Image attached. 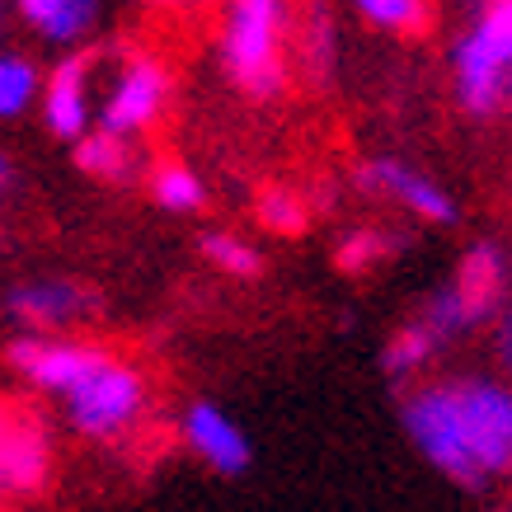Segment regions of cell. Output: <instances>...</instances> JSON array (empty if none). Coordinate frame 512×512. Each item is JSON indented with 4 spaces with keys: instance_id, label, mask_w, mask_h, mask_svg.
<instances>
[{
    "instance_id": "obj_1",
    "label": "cell",
    "mask_w": 512,
    "mask_h": 512,
    "mask_svg": "<svg viewBox=\"0 0 512 512\" xmlns=\"http://www.w3.org/2000/svg\"><path fill=\"white\" fill-rule=\"evenodd\" d=\"M400 423L414 451L466 494L512 480V386L498 376H447L404 395Z\"/></svg>"
},
{
    "instance_id": "obj_2",
    "label": "cell",
    "mask_w": 512,
    "mask_h": 512,
    "mask_svg": "<svg viewBox=\"0 0 512 512\" xmlns=\"http://www.w3.org/2000/svg\"><path fill=\"white\" fill-rule=\"evenodd\" d=\"M292 0H226L221 71L249 99H278L292 80Z\"/></svg>"
},
{
    "instance_id": "obj_3",
    "label": "cell",
    "mask_w": 512,
    "mask_h": 512,
    "mask_svg": "<svg viewBox=\"0 0 512 512\" xmlns=\"http://www.w3.org/2000/svg\"><path fill=\"white\" fill-rule=\"evenodd\" d=\"M512 80V0H480V15L451 52V85L466 118L489 123L503 113Z\"/></svg>"
},
{
    "instance_id": "obj_4",
    "label": "cell",
    "mask_w": 512,
    "mask_h": 512,
    "mask_svg": "<svg viewBox=\"0 0 512 512\" xmlns=\"http://www.w3.org/2000/svg\"><path fill=\"white\" fill-rule=\"evenodd\" d=\"M141 414H146V381L137 367H127L118 357H109L66 395V419L90 442H118L137 428Z\"/></svg>"
},
{
    "instance_id": "obj_5",
    "label": "cell",
    "mask_w": 512,
    "mask_h": 512,
    "mask_svg": "<svg viewBox=\"0 0 512 512\" xmlns=\"http://www.w3.org/2000/svg\"><path fill=\"white\" fill-rule=\"evenodd\" d=\"M353 179H357V188H362L367 198L395 202V207H404L409 217L428 221V226H456V217H461L456 198L437 184L433 174L414 170V165H404V160H395V156L362 160Z\"/></svg>"
},
{
    "instance_id": "obj_6",
    "label": "cell",
    "mask_w": 512,
    "mask_h": 512,
    "mask_svg": "<svg viewBox=\"0 0 512 512\" xmlns=\"http://www.w3.org/2000/svg\"><path fill=\"white\" fill-rule=\"evenodd\" d=\"M5 357H10V367H15L19 376H29L38 390L66 400V395H71L85 376L99 372L113 353L94 348V343H66V339H43V334H24V339L10 343Z\"/></svg>"
},
{
    "instance_id": "obj_7",
    "label": "cell",
    "mask_w": 512,
    "mask_h": 512,
    "mask_svg": "<svg viewBox=\"0 0 512 512\" xmlns=\"http://www.w3.org/2000/svg\"><path fill=\"white\" fill-rule=\"evenodd\" d=\"M165 99H170V71L151 57H132V62L118 71L109 99L99 109V132H113V137H137L165 113Z\"/></svg>"
},
{
    "instance_id": "obj_8",
    "label": "cell",
    "mask_w": 512,
    "mask_h": 512,
    "mask_svg": "<svg viewBox=\"0 0 512 512\" xmlns=\"http://www.w3.org/2000/svg\"><path fill=\"white\" fill-rule=\"evenodd\" d=\"M5 311H10V320H19V325L29 329V334H52V329H71V325H80L85 315L99 311V296L71 278H38V282L10 287Z\"/></svg>"
},
{
    "instance_id": "obj_9",
    "label": "cell",
    "mask_w": 512,
    "mask_h": 512,
    "mask_svg": "<svg viewBox=\"0 0 512 512\" xmlns=\"http://www.w3.org/2000/svg\"><path fill=\"white\" fill-rule=\"evenodd\" d=\"M184 442L202 466L226 475V480L245 475L249 461H254V447H249V437L240 433V423H235L226 409H217L212 400H193L184 409Z\"/></svg>"
},
{
    "instance_id": "obj_10",
    "label": "cell",
    "mask_w": 512,
    "mask_h": 512,
    "mask_svg": "<svg viewBox=\"0 0 512 512\" xmlns=\"http://www.w3.org/2000/svg\"><path fill=\"white\" fill-rule=\"evenodd\" d=\"M508 287H512V264L494 240L470 245L461 254V264H456V278H451V292L461 296V306H466V315L475 325H484V320H494L503 311Z\"/></svg>"
},
{
    "instance_id": "obj_11",
    "label": "cell",
    "mask_w": 512,
    "mask_h": 512,
    "mask_svg": "<svg viewBox=\"0 0 512 512\" xmlns=\"http://www.w3.org/2000/svg\"><path fill=\"white\" fill-rule=\"evenodd\" d=\"M292 57L306 85L325 90L339 71V19L329 0H306L301 15H292Z\"/></svg>"
},
{
    "instance_id": "obj_12",
    "label": "cell",
    "mask_w": 512,
    "mask_h": 512,
    "mask_svg": "<svg viewBox=\"0 0 512 512\" xmlns=\"http://www.w3.org/2000/svg\"><path fill=\"white\" fill-rule=\"evenodd\" d=\"M43 118L52 137H85V127H90V57L85 52L57 62V71L47 76Z\"/></svg>"
},
{
    "instance_id": "obj_13",
    "label": "cell",
    "mask_w": 512,
    "mask_h": 512,
    "mask_svg": "<svg viewBox=\"0 0 512 512\" xmlns=\"http://www.w3.org/2000/svg\"><path fill=\"white\" fill-rule=\"evenodd\" d=\"M47 433L33 419H15L5 423L0 433V489L5 494H38L47 480Z\"/></svg>"
},
{
    "instance_id": "obj_14",
    "label": "cell",
    "mask_w": 512,
    "mask_h": 512,
    "mask_svg": "<svg viewBox=\"0 0 512 512\" xmlns=\"http://www.w3.org/2000/svg\"><path fill=\"white\" fill-rule=\"evenodd\" d=\"M15 10L47 43H80L99 19V0H15Z\"/></svg>"
},
{
    "instance_id": "obj_15",
    "label": "cell",
    "mask_w": 512,
    "mask_h": 512,
    "mask_svg": "<svg viewBox=\"0 0 512 512\" xmlns=\"http://www.w3.org/2000/svg\"><path fill=\"white\" fill-rule=\"evenodd\" d=\"M437 353H442V343H437L433 329L423 325V320H409V325L395 329L386 339V348H381V372H386L390 381H414Z\"/></svg>"
},
{
    "instance_id": "obj_16",
    "label": "cell",
    "mask_w": 512,
    "mask_h": 512,
    "mask_svg": "<svg viewBox=\"0 0 512 512\" xmlns=\"http://www.w3.org/2000/svg\"><path fill=\"white\" fill-rule=\"evenodd\" d=\"M76 165L104 184H127L137 179V151L132 137H113V132H85L76 146Z\"/></svg>"
},
{
    "instance_id": "obj_17",
    "label": "cell",
    "mask_w": 512,
    "mask_h": 512,
    "mask_svg": "<svg viewBox=\"0 0 512 512\" xmlns=\"http://www.w3.org/2000/svg\"><path fill=\"white\" fill-rule=\"evenodd\" d=\"M409 245V235H395V231H381V226H362V231H348L334 249V264L343 273H372L376 264L395 259L400 249Z\"/></svg>"
},
{
    "instance_id": "obj_18",
    "label": "cell",
    "mask_w": 512,
    "mask_h": 512,
    "mask_svg": "<svg viewBox=\"0 0 512 512\" xmlns=\"http://www.w3.org/2000/svg\"><path fill=\"white\" fill-rule=\"evenodd\" d=\"M353 10L372 29L400 33V38L428 33V24H433V0H353Z\"/></svg>"
},
{
    "instance_id": "obj_19",
    "label": "cell",
    "mask_w": 512,
    "mask_h": 512,
    "mask_svg": "<svg viewBox=\"0 0 512 512\" xmlns=\"http://www.w3.org/2000/svg\"><path fill=\"white\" fill-rule=\"evenodd\" d=\"M254 217L273 235H301L311 226V207H306V198H301L296 188L268 184L264 193H259V202H254Z\"/></svg>"
},
{
    "instance_id": "obj_20",
    "label": "cell",
    "mask_w": 512,
    "mask_h": 512,
    "mask_svg": "<svg viewBox=\"0 0 512 512\" xmlns=\"http://www.w3.org/2000/svg\"><path fill=\"white\" fill-rule=\"evenodd\" d=\"M151 198H156L165 212H198L202 202H207V188H202V179L188 170V165L165 160V165L151 170Z\"/></svg>"
},
{
    "instance_id": "obj_21",
    "label": "cell",
    "mask_w": 512,
    "mask_h": 512,
    "mask_svg": "<svg viewBox=\"0 0 512 512\" xmlns=\"http://www.w3.org/2000/svg\"><path fill=\"white\" fill-rule=\"evenodd\" d=\"M202 259L217 264L221 273H231V278H259V273H264L259 249L249 245V240H240V235H226V231L202 235Z\"/></svg>"
},
{
    "instance_id": "obj_22",
    "label": "cell",
    "mask_w": 512,
    "mask_h": 512,
    "mask_svg": "<svg viewBox=\"0 0 512 512\" xmlns=\"http://www.w3.org/2000/svg\"><path fill=\"white\" fill-rule=\"evenodd\" d=\"M38 99V71L24 57L0 52V118H19Z\"/></svg>"
},
{
    "instance_id": "obj_23",
    "label": "cell",
    "mask_w": 512,
    "mask_h": 512,
    "mask_svg": "<svg viewBox=\"0 0 512 512\" xmlns=\"http://www.w3.org/2000/svg\"><path fill=\"white\" fill-rule=\"evenodd\" d=\"M494 348H498V362H503V372L512 376V306H508V311H503V320H498Z\"/></svg>"
},
{
    "instance_id": "obj_24",
    "label": "cell",
    "mask_w": 512,
    "mask_h": 512,
    "mask_svg": "<svg viewBox=\"0 0 512 512\" xmlns=\"http://www.w3.org/2000/svg\"><path fill=\"white\" fill-rule=\"evenodd\" d=\"M10 188H15V160L0 156V202L10 198Z\"/></svg>"
},
{
    "instance_id": "obj_25",
    "label": "cell",
    "mask_w": 512,
    "mask_h": 512,
    "mask_svg": "<svg viewBox=\"0 0 512 512\" xmlns=\"http://www.w3.org/2000/svg\"><path fill=\"white\" fill-rule=\"evenodd\" d=\"M489 512H512V494H503V498H498V503H494V508H489Z\"/></svg>"
},
{
    "instance_id": "obj_26",
    "label": "cell",
    "mask_w": 512,
    "mask_h": 512,
    "mask_svg": "<svg viewBox=\"0 0 512 512\" xmlns=\"http://www.w3.org/2000/svg\"><path fill=\"white\" fill-rule=\"evenodd\" d=\"M503 113L512 118V80H508V94H503Z\"/></svg>"
},
{
    "instance_id": "obj_27",
    "label": "cell",
    "mask_w": 512,
    "mask_h": 512,
    "mask_svg": "<svg viewBox=\"0 0 512 512\" xmlns=\"http://www.w3.org/2000/svg\"><path fill=\"white\" fill-rule=\"evenodd\" d=\"M156 5H198V0H156Z\"/></svg>"
},
{
    "instance_id": "obj_28",
    "label": "cell",
    "mask_w": 512,
    "mask_h": 512,
    "mask_svg": "<svg viewBox=\"0 0 512 512\" xmlns=\"http://www.w3.org/2000/svg\"><path fill=\"white\" fill-rule=\"evenodd\" d=\"M5 423H10V414H5V409H0V433H5Z\"/></svg>"
},
{
    "instance_id": "obj_29",
    "label": "cell",
    "mask_w": 512,
    "mask_h": 512,
    "mask_svg": "<svg viewBox=\"0 0 512 512\" xmlns=\"http://www.w3.org/2000/svg\"><path fill=\"white\" fill-rule=\"evenodd\" d=\"M0 24H5V0H0Z\"/></svg>"
}]
</instances>
